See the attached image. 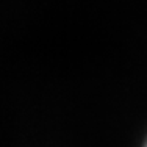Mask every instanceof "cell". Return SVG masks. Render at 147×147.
<instances>
[{"label": "cell", "instance_id": "1", "mask_svg": "<svg viewBox=\"0 0 147 147\" xmlns=\"http://www.w3.org/2000/svg\"><path fill=\"white\" fill-rule=\"evenodd\" d=\"M144 147H147V142H146V146H144Z\"/></svg>", "mask_w": 147, "mask_h": 147}]
</instances>
